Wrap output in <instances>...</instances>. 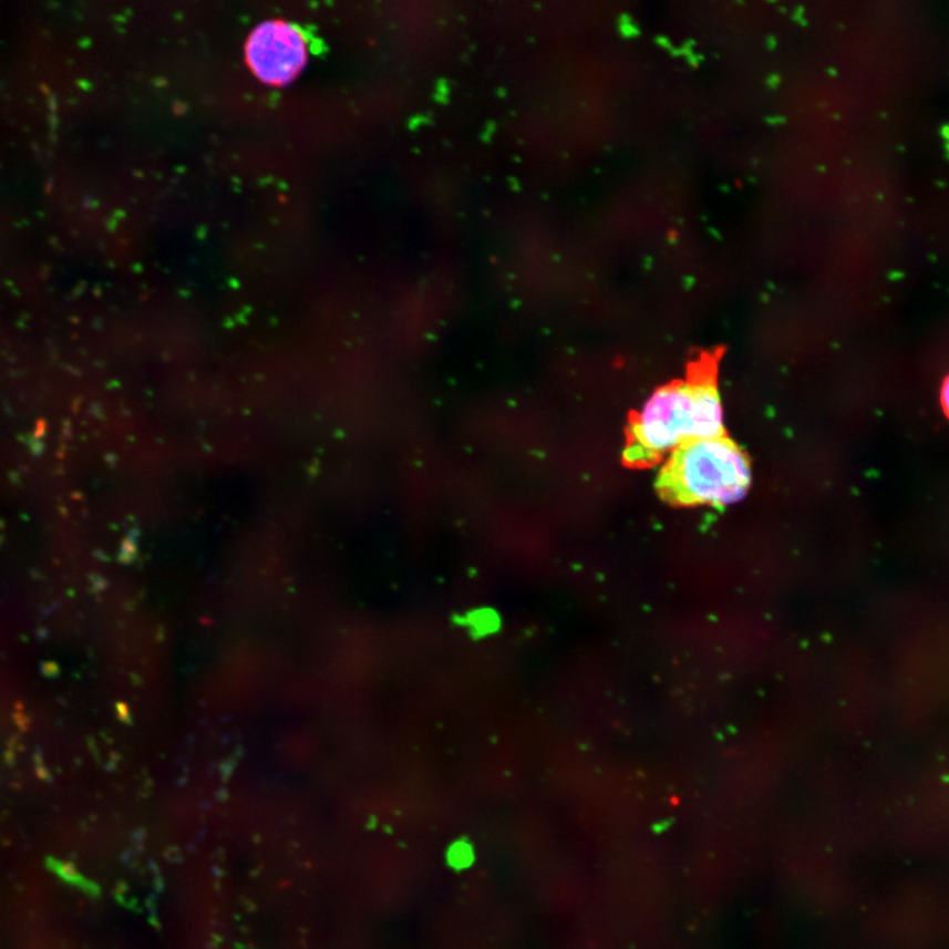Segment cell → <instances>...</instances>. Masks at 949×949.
I'll use <instances>...</instances> for the list:
<instances>
[{
  "label": "cell",
  "instance_id": "obj_1",
  "mask_svg": "<svg viewBox=\"0 0 949 949\" xmlns=\"http://www.w3.org/2000/svg\"><path fill=\"white\" fill-rule=\"evenodd\" d=\"M720 353H702L683 379L660 388L635 414L622 452L628 466H656L684 443L726 434L718 385Z\"/></svg>",
  "mask_w": 949,
  "mask_h": 949
},
{
  "label": "cell",
  "instance_id": "obj_2",
  "mask_svg": "<svg viewBox=\"0 0 949 949\" xmlns=\"http://www.w3.org/2000/svg\"><path fill=\"white\" fill-rule=\"evenodd\" d=\"M750 484V460L724 434L675 448L657 475L656 491L677 507H722L739 502Z\"/></svg>",
  "mask_w": 949,
  "mask_h": 949
},
{
  "label": "cell",
  "instance_id": "obj_3",
  "mask_svg": "<svg viewBox=\"0 0 949 949\" xmlns=\"http://www.w3.org/2000/svg\"><path fill=\"white\" fill-rule=\"evenodd\" d=\"M246 59L261 82L272 86L287 85L307 64V38L299 28L287 22L262 23L249 34Z\"/></svg>",
  "mask_w": 949,
  "mask_h": 949
},
{
  "label": "cell",
  "instance_id": "obj_4",
  "mask_svg": "<svg viewBox=\"0 0 949 949\" xmlns=\"http://www.w3.org/2000/svg\"><path fill=\"white\" fill-rule=\"evenodd\" d=\"M941 406H943V411L949 420V376L946 379L943 386H941Z\"/></svg>",
  "mask_w": 949,
  "mask_h": 949
}]
</instances>
